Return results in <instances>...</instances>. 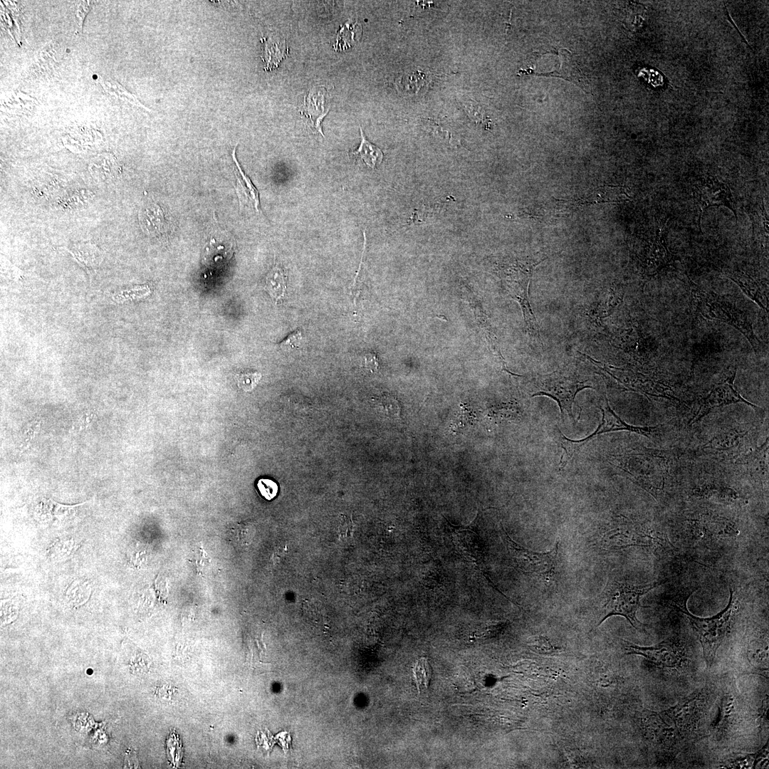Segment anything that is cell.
Returning a JSON list of instances; mask_svg holds the SVG:
<instances>
[{"label": "cell", "mask_w": 769, "mask_h": 769, "mask_svg": "<svg viewBox=\"0 0 769 769\" xmlns=\"http://www.w3.org/2000/svg\"><path fill=\"white\" fill-rule=\"evenodd\" d=\"M250 527L244 523L232 525L229 530V538L233 543L244 545L249 541Z\"/></svg>", "instance_id": "4dcf8cb0"}, {"label": "cell", "mask_w": 769, "mask_h": 769, "mask_svg": "<svg viewBox=\"0 0 769 769\" xmlns=\"http://www.w3.org/2000/svg\"><path fill=\"white\" fill-rule=\"evenodd\" d=\"M693 194L699 204L700 215L699 226L701 216L706 209L711 206H724L730 209L738 219L735 202L729 186L708 174L696 178L693 183Z\"/></svg>", "instance_id": "ba28073f"}, {"label": "cell", "mask_w": 769, "mask_h": 769, "mask_svg": "<svg viewBox=\"0 0 769 769\" xmlns=\"http://www.w3.org/2000/svg\"><path fill=\"white\" fill-rule=\"evenodd\" d=\"M540 261H528L520 264L508 276L507 284L511 296L517 300L522 308L525 325L530 333H538V326L531 309L528 298V286L534 268Z\"/></svg>", "instance_id": "7c38bea8"}, {"label": "cell", "mask_w": 769, "mask_h": 769, "mask_svg": "<svg viewBox=\"0 0 769 769\" xmlns=\"http://www.w3.org/2000/svg\"><path fill=\"white\" fill-rule=\"evenodd\" d=\"M139 221L143 231L150 236H167L172 230L169 215L155 201L149 200L142 204L139 211Z\"/></svg>", "instance_id": "2e32d148"}, {"label": "cell", "mask_w": 769, "mask_h": 769, "mask_svg": "<svg viewBox=\"0 0 769 769\" xmlns=\"http://www.w3.org/2000/svg\"><path fill=\"white\" fill-rule=\"evenodd\" d=\"M662 582L637 585L610 577L599 595L601 612L597 627L608 617L619 615L625 617L636 629H642L644 624L637 618L641 597Z\"/></svg>", "instance_id": "277c9868"}, {"label": "cell", "mask_w": 769, "mask_h": 769, "mask_svg": "<svg viewBox=\"0 0 769 769\" xmlns=\"http://www.w3.org/2000/svg\"><path fill=\"white\" fill-rule=\"evenodd\" d=\"M736 375V368L721 382L714 384L709 393L700 402L699 410L691 423L693 424L707 415L711 410L724 406L742 402L750 406L755 411L761 409L754 404L745 399L736 389L734 380Z\"/></svg>", "instance_id": "30bf717a"}, {"label": "cell", "mask_w": 769, "mask_h": 769, "mask_svg": "<svg viewBox=\"0 0 769 769\" xmlns=\"http://www.w3.org/2000/svg\"><path fill=\"white\" fill-rule=\"evenodd\" d=\"M768 741L756 753L729 760L724 766L731 768H755L758 765H761L763 762L768 760Z\"/></svg>", "instance_id": "d4e9b609"}, {"label": "cell", "mask_w": 769, "mask_h": 769, "mask_svg": "<svg viewBox=\"0 0 769 769\" xmlns=\"http://www.w3.org/2000/svg\"><path fill=\"white\" fill-rule=\"evenodd\" d=\"M624 643L627 654L642 656L661 667H678L683 661L679 649L671 641H663L651 647H640L627 641H624Z\"/></svg>", "instance_id": "5bb4252c"}, {"label": "cell", "mask_w": 769, "mask_h": 769, "mask_svg": "<svg viewBox=\"0 0 769 769\" xmlns=\"http://www.w3.org/2000/svg\"><path fill=\"white\" fill-rule=\"evenodd\" d=\"M600 409L602 415V420L594 432L583 438L585 444L592 441L597 436L608 432L627 431L650 437L657 430V427H637L626 423L612 409L606 397L605 405Z\"/></svg>", "instance_id": "9a60e30c"}, {"label": "cell", "mask_w": 769, "mask_h": 769, "mask_svg": "<svg viewBox=\"0 0 769 769\" xmlns=\"http://www.w3.org/2000/svg\"><path fill=\"white\" fill-rule=\"evenodd\" d=\"M262 53L261 58L266 63L264 69L271 70L278 66L279 63L286 57L288 48L286 41H278L271 38L263 37Z\"/></svg>", "instance_id": "7402d4cb"}, {"label": "cell", "mask_w": 769, "mask_h": 769, "mask_svg": "<svg viewBox=\"0 0 769 769\" xmlns=\"http://www.w3.org/2000/svg\"><path fill=\"white\" fill-rule=\"evenodd\" d=\"M377 404L381 412L389 417H397L399 414V405L398 401L390 395H382L376 399Z\"/></svg>", "instance_id": "f1b7e54d"}, {"label": "cell", "mask_w": 769, "mask_h": 769, "mask_svg": "<svg viewBox=\"0 0 769 769\" xmlns=\"http://www.w3.org/2000/svg\"><path fill=\"white\" fill-rule=\"evenodd\" d=\"M362 361L364 367L371 372H376L378 370L379 363L377 357L374 352H367L365 354Z\"/></svg>", "instance_id": "e575fe53"}, {"label": "cell", "mask_w": 769, "mask_h": 769, "mask_svg": "<svg viewBox=\"0 0 769 769\" xmlns=\"http://www.w3.org/2000/svg\"><path fill=\"white\" fill-rule=\"evenodd\" d=\"M125 768H137L138 765L137 760H135V755L129 753L126 755L125 759Z\"/></svg>", "instance_id": "d590c367"}, {"label": "cell", "mask_w": 769, "mask_h": 769, "mask_svg": "<svg viewBox=\"0 0 769 769\" xmlns=\"http://www.w3.org/2000/svg\"><path fill=\"white\" fill-rule=\"evenodd\" d=\"M286 281L287 276L285 268L280 263L275 262L265 277L263 287L265 291L276 301H278L286 293Z\"/></svg>", "instance_id": "603a6c76"}, {"label": "cell", "mask_w": 769, "mask_h": 769, "mask_svg": "<svg viewBox=\"0 0 769 769\" xmlns=\"http://www.w3.org/2000/svg\"><path fill=\"white\" fill-rule=\"evenodd\" d=\"M81 504L68 506L58 503L51 499L42 498L34 505L36 516L42 521L61 522L70 518L76 507Z\"/></svg>", "instance_id": "d6986e66"}, {"label": "cell", "mask_w": 769, "mask_h": 769, "mask_svg": "<svg viewBox=\"0 0 769 769\" xmlns=\"http://www.w3.org/2000/svg\"><path fill=\"white\" fill-rule=\"evenodd\" d=\"M447 522V534L454 549L474 566L489 586L511 601L498 589L489 576L486 565L484 546L479 535L471 526L456 525L448 520Z\"/></svg>", "instance_id": "52a82bcc"}, {"label": "cell", "mask_w": 769, "mask_h": 769, "mask_svg": "<svg viewBox=\"0 0 769 769\" xmlns=\"http://www.w3.org/2000/svg\"><path fill=\"white\" fill-rule=\"evenodd\" d=\"M689 286L695 308L699 314L706 319L731 325L748 340L756 355L762 353L763 346L754 333L753 319L736 298L703 290L691 281Z\"/></svg>", "instance_id": "6da1fadb"}, {"label": "cell", "mask_w": 769, "mask_h": 769, "mask_svg": "<svg viewBox=\"0 0 769 769\" xmlns=\"http://www.w3.org/2000/svg\"><path fill=\"white\" fill-rule=\"evenodd\" d=\"M503 543L515 567L523 574L550 585L555 579L559 541L547 552H536L525 548L513 540L501 527Z\"/></svg>", "instance_id": "5b68a950"}, {"label": "cell", "mask_w": 769, "mask_h": 769, "mask_svg": "<svg viewBox=\"0 0 769 769\" xmlns=\"http://www.w3.org/2000/svg\"><path fill=\"white\" fill-rule=\"evenodd\" d=\"M520 416L519 410L513 406L494 407L489 409L488 417L495 422L517 419Z\"/></svg>", "instance_id": "4316f807"}, {"label": "cell", "mask_w": 769, "mask_h": 769, "mask_svg": "<svg viewBox=\"0 0 769 769\" xmlns=\"http://www.w3.org/2000/svg\"><path fill=\"white\" fill-rule=\"evenodd\" d=\"M461 410L451 424V431L461 432L463 429L473 424L475 415L473 412L464 404H461Z\"/></svg>", "instance_id": "83f0119b"}, {"label": "cell", "mask_w": 769, "mask_h": 769, "mask_svg": "<svg viewBox=\"0 0 769 769\" xmlns=\"http://www.w3.org/2000/svg\"><path fill=\"white\" fill-rule=\"evenodd\" d=\"M726 275L739 286L744 294L768 314L769 307L768 279L758 278L738 269L728 270Z\"/></svg>", "instance_id": "e0dca14e"}, {"label": "cell", "mask_w": 769, "mask_h": 769, "mask_svg": "<svg viewBox=\"0 0 769 769\" xmlns=\"http://www.w3.org/2000/svg\"><path fill=\"white\" fill-rule=\"evenodd\" d=\"M637 257L644 273L648 276L657 274L672 262L663 229H657L642 241Z\"/></svg>", "instance_id": "8fae6325"}, {"label": "cell", "mask_w": 769, "mask_h": 769, "mask_svg": "<svg viewBox=\"0 0 769 769\" xmlns=\"http://www.w3.org/2000/svg\"><path fill=\"white\" fill-rule=\"evenodd\" d=\"M520 73L563 78L582 87V73L571 51L564 48L535 51L528 68Z\"/></svg>", "instance_id": "8992f818"}, {"label": "cell", "mask_w": 769, "mask_h": 769, "mask_svg": "<svg viewBox=\"0 0 769 769\" xmlns=\"http://www.w3.org/2000/svg\"><path fill=\"white\" fill-rule=\"evenodd\" d=\"M612 376L623 387L646 396L679 400L670 387L642 372L629 368L596 365Z\"/></svg>", "instance_id": "9c48e42d"}, {"label": "cell", "mask_w": 769, "mask_h": 769, "mask_svg": "<svg viewBox=\"0 0 769 769\" xmlns=\"http://www.w3.org/2000/svg\"><path fill=\"white\" fill-rule=\"evenodd\" d=\"M88 168L93 177L100 182H110L120 172L117 160L109 153L98 155L91 161Z\"/></svg>", "instance_id": "ffe728a7"}, {"label": "cell", "mask_w": 769, "mask_h": 769, "mask_svg": "<svg viewBox=\"0 0 769 769\" xmlns=\"http://www.w3.org/2000/svg\"><path fill=\"white\" fill-rule=\"evenodd\" d=\"M413 673L418 691L427 689L432 676V669L429 661L425 658L419 659L413 669Z\"/></svg>", "instance_id": "484cf974"}, {"label": "cell", "mask_w": 769, "mask_h": 769, "mask_svg": "<svg viewBox=\"0 0 769 769\" xmlns=\"http://www.w3.org/2000/svg\"><path fill=\"white\" fill-rule=\"evenodd\" d=\"M236 147L233 152L234 161V176L236 178V191L241 206L249 205L260 211L259 193L252 184L250 178L244 173L236 158Z\"/></svg>", "instance_id": "ac0fdd59"}, {"label": "cell", "mask_w": 769, "mask_h": 769, "mask_svg": "<svg viewBox=\"0 0 769 769\" xmlns=\"http://www.w3.org/2000/svg\"><path fill=\"white\" fill-rule=\"evenodd\" d=\"M68 251L89 274L96 271L103 258L100 250L95 245L90 243L76 244Z\"/></svg>", "instance_id": "44dd1931"}, {"label": "cell", "mask_w": 769, "mask_h": 769, "mask_svg": "<svg viewBox=\"0 0 769 769\" xmlns=\"http://www.w3.org/2000/svg\"><path fill=\"white\" fill-rule=\"evenodd\" d=\"M361 142L359 147L350 152V156L363 161L369 167L375 169L383 159L382 150L375 145L368 141L360 127Z\"/></svg>", "instance_id": "cb8c5ba5"}, {"label": "cell", "mask_w": 769, "mask_h": 769, "mask_svg": "<svg viewBox=\"0 0 769 769\" xmlns=\"http://www.w3.org/2000/svg\"><path fill=\"white\" fill-rule=\"evenodd\" d=\"M94 1H79L76 9V18L78 19V27L82 29V24L86 14L90 10V8L94 4Z\"/></svg>", "instance_id": "836d02e7"}, {"label": "cell", "mask_w": 769, "mask_h": 769, "mask_svg": "<svg viewBox=\"0 0 769 769\" xmlns=\"http://www.w3.org/2000/svg\"><path fill=\"white\" fill-rule=\"evenodd\" d=\"M261 375L258 372H241L236 375L239 387L246 392L252 390L258 383Z\"/></svg>", "instance_id": "f546056e"}, {"label": "cell", "mask_w": 769, "mask_h": 769, "mask_svg": "<svg viewBox=\"0 0 769 769\" xmlns=\"http://www.w3.org/2000/svg\"><path fill=\"white\" fill-rule=\"evenodd\" d=\"M530 383V397L546 396L554 399L559 406L562 418L567 414L573 421L572 407L577 394L584 389H595L593 378L582 374L577 367L571 365L536 375Z\"/></svg>", "instance_id": "7a4b0ae2"}, {"label": "cell", "mask_w": 769, "mask_h": 769, "mask_svg": "<svg viewBox=\"0 0 769 769\" xmlns=\"http://www.w3.org/2000/svg\"><path fill=\"white\" fill-rule=\"evenodd\" d=\"M702 695L701 691L694 692L675 706L661 713L673 724L678 735H686L696 727L703 700Z\"/></svg>", "instance_id": "4fadbf2b"}, {"label": "cell", "mask_w": 769, "mask_h": 769, "mask_svg": "<svg viewBox=\"0 0 769 769\" xmlns=\"http://www.w3.org/2000/svg\"><path fill=\"white\" fill-rule=\"evenodd\" d=\"M257 487L261 496L268 501L276 497L278 490L277 483L269 478L259 479Z\"/></svg>", "instance_id": "1f68e13d"}, {"label": "cell", "mask_w": 769, "mask_h": 769, "mask_svg": "<svg viewBox=\"0 0 769 769\" xmlns=\"http://www.w3.org/2000/svg\"><path fill=\"white\" fill-rule=\"evenodd\" d=\"M693 593L675 598L672 605L679 610L689 620L701 642L704 659L708 666L713 663L717 651L724 640L734 619L738 605L733 591L730 589V597L727 606L717 614L711 617H699L691 614L686 606L689 597Z\"/></svg>", "instance_id": "3957f363"}, {"label": "cell", "mask_w": 769, "mask_h": 769, "mask_svg": "<svg viewBox=\"0 0 769 769\" xmlns=\"http://www.w3.org/2000/svg\"><path fill=\"white\" fill-rule=\"evenodd\" d=\"M303 340L302 331L297 330L293 332L288 337L279 343V347L283 350H291L292 349H297L300 347V345Z\"/></svg>", "instance_id": "d6a6232c"}]
</instances>
